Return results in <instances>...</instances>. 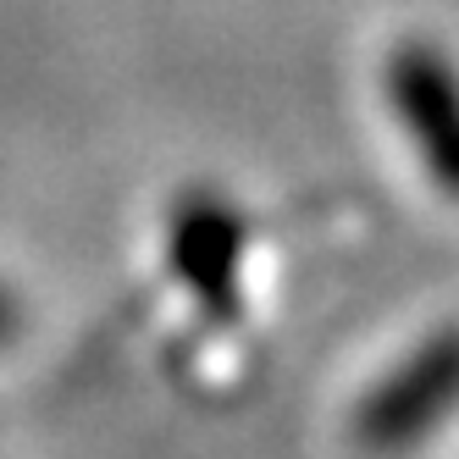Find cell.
<instances>
[{
    "mask_svg": "<svg viewBox=\"0 0 459 459\" xmlns=\"http://www.w3.org/2000/svg\"><path fill=\"white\" fill-rule=\"evenodd\" d=\"M272 244L244 200L227 188H183L155 233V293L160 316L178 333L172 349L211 387L238 359L255 354V333L266 321Z\"/></svg>",
    "mask_w": 459,
    "mask_h": 459,
    "instance_id": "obj_1",
    "label": "cell"
},
{
    "mask_svg": "<svg viewBox=\"0 0 459 459\" xmlns=\"http://www.w3.org/2000/svg\"><path fill=\"white\" fill-rule=\"evenodd\" d=\"M377 106L426 194L459 211V50L420 28L382 45Z\"/></svg>",
    "mask_w": 459,
    "mask_h": 459,
    "instance_id": "obj_2",
    "label": "cell"
},
{
    "mask_svg": "<svg viewBox=\"0 0 459 459\" xmlns=\"http://www.w3.org/2000/svg\"><path fill=\"white\" fill-rule=\"evenodd\" d=\"M459 420V316L426 326L359 387L349 437L371 459H415Z\"/></svg>",
    "mask_w": 459,
    "mask_h": 459,
    "instance_id": "obj_3",
    "label": "cell"
},
{
    "mask_svg": "<svg viewBox=\"0 0 459 459\" xmlns=\"http://www.w3.org/2000/svg\"><path fill=\"white\" fill-rule=\"evenodd\" d=\"M22 333H28V299H22V288H12L0 277V354H6Z\"/></svg>",
    "mask_w": 459,
    "mask_h": 459,
    "instance_id": "obj_4",
    "label": "cell"
}]
</instances>
